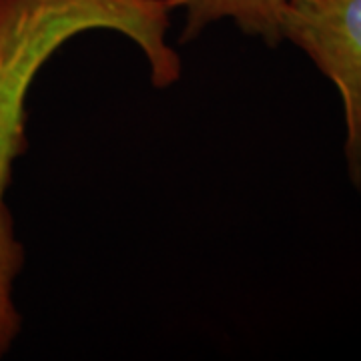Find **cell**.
I'll return each mask as SVG.
<instances>
[{"label":"cell","mask_w":361,"mask_h":361,"mask_svg":"<svg viewBox=\"0 0 361 361\" xmlns=\"http://www.w3.org/2000/svg\"><path fill=\"white\" fill-rule=\"evenodd\" d=\"M281 39L305 52L336 85L348 177L361 189V0H299L285 11Z\"/></svg>","instance_id":"obj_1"},{"label":"cell","mask_w":361,"mask_h":361,"mask_svg":"<svg viewBox=\"0 0 361 361\" xmlns=\"http://www.w3.org/2000/svg\"><path fill=\"white\" fill-rule=\"evenodd\" d=\"M299 0H171L173 8L185 11L183 40L197 39L207 26L231 18L239 30L277 47L285 11Z\"/></svg>","instance_id":"obj_2"},{"label":"cell","mask_w":361,"mask_h":361,"mask_svg":"<svg viewBox=\"0 0 361 361\" xmlns=\"http://www.w3.org/2000/svg\"><path fill=\"white\" fill-rule=\"evenodd\" d=\"M4 193L6 183H0V357L11 349L20 331V313L14 305L13 289L25 263V251L16 239Z\"/></svg>","instance_id":"obj_3"}]
</instances>
